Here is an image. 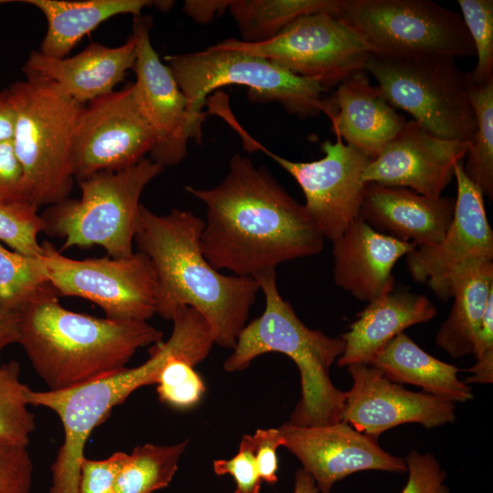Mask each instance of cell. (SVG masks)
Listing matches in <instances>:
<instances>
[{
    "label": "cell",
    "instance_id": "cell-3",
    "mask_svg": "<svg viewBox=\"0 0 493 493\" xmlns=\"http://www.w3.org/2000/svg\"><path fill=\"white\" fill-rule=\"evenodd\" d=\"M52 291L21 310L18 343L50 391L78 386L123 368L139 348L163 341L147 321L98 318L67 309Z\"/></svg>",
    "mask_w": 493,
    "mask_h": 493
},
{
    "label": "cell",
    "instance_id": "cell-35",
    "mask_svg": "<svg viewBox=\"0 0 493 493\" xmlns=\"http://www.w3.org/2000/svg\"><path fill=\"white\" fill-rule=\"evenodd\" d=\"M187 359L171 357L157 379L159 400L176 409H189L201 400L205 387L200 375Z\"/></svg>",
    "mask_w": 493,
    "mask_h": 493
},
{
    "label": "cell",
    "instance_id": "cell-19",
    "mask_svg": "<svg viewBox=\"0 0 493 493\" xmlns=\"http://www.w3.org/2000/svg\"><path fill=\"white\" fill-rule=\"evenodd\" d=\"M470 142L435 137L414 121H406L379 155L371 160L362 179L364 184L404 187L439 197L454 176Z\"/></svg>",
    "mask_w": 493,
    "mask_h": 493
},
{
    "label": "cell",
    "instance_id": "cell-9",
    "mask_svg": "<svg viewBox=\"0 0 493 493\" xmlns=\"http://www.w3.org/2000/svg\"><path fill=\"white\" fill-rule=\"evenodd\" d=\"M190 104L195 123L202 127L203 108L215 89L239 85L248 89L252 101L280 103L300 118L324 111L326 91L317 81L298 76L261 57L218 44L205 50L164 58Z\"/></svg>",
    "mask_w": 493,
    "mask_h": 493
},
{
    "label": "cell",
    "instance_id": "cell-6",
    "mask_svg": "<svg viewBox=\"0 0 493 493\" xmlns=\"http://www.w3.org/2000/svg\"><path fill=\"white\" fill-rule=\"evenodd\" d=\"M7 90L16 110L12 142L23 169L24 201L38 208L68 198L75 180L74 134L84 105L36 76Z\"/></svg>",
    "mask_w": 493,
    "mask_h": 493
},
{
    "label": "cell",
    "instance_id": "cell-27",
    "mask_svg": "<svg viewBox=\"0 0 493 493\" xmlns=\"http://www.w3.org/2000/svg\"><path fill=\"white\" fill-rule=\"evenodd\" d=\"M39 9L47 23L39 52L54 58H65L81 38L105 20L122 15L141 16L152 5L148 0H24Z\"/></svg>",
    "mask_w": 493,
    "mask_h": 493
},
{
    "label": "cell",
    "instance_id": "cell-24",
    "mask_svg": "<svg viewBox=\"0 0 493 493\" xmlns=\"http://www.w3.org/2000/svg\"><path fill=\"white\" fill-rule=\"evenodd\" d=\"M436 315L433 303L423 295L399 290L370 302L341 337L345 347L338 358L340 367L370 364L395 336L413 325L427 322Z\"/></svg>",
    "mask_w": 493,
    "mask_h": 493
},
{
    "label": "cell",
    "instance_id": "cell-29",
    "mask_svg": "<svg viewBox=\"0 0 493 493\" xmlns=\"http://www.w3.org/2000/svg\"><path fill=\"white\" fill-rule=\"evenodd\" d=\"M189 441L171 446H137L120 470L116 493H152L172 481Z\"/></svg>",
    "mask_w": 493,
    "mask_h": 493
},
{
    "label": "cell",
    "instance_id": "cell-10",
    "mask_svg": "<svg viewBox=\"0 0 493 493\" xmlns=\"http://www.w3.org/2000/svg\"><path fill=\"white\" fill-rule=\"evenodd\" d=\"M336 16L375 49L402 56L475 55L461 16L431 0H339Z\"/></svg>",
    "mask_w": 493,
    "mask_h": 493
},
{
    "label": "cell",
    "instance_id": "cell-42",
    "mask_svg": "<svg viewBox=\"0 0 493 493\" xmlns=\"http://www.w3.org/2000/svg\"><path fill=\"white\" fill-rule=\"evenodd\" d=\"M22 187L23 169L16 154L13 142L8 141L1 142L0 200L8 202H26L22 196Z\"/></svg>",
    "mask_w": 493,
    "mask_h": 493
},
{
    "label": "cell",
    "instance_id": "cell-8",
    "mask_svg": "<svg viewBox=\"0 0 493 493\" xmlns=\"http://www.w3.org/2000/svg\"><path fill=\"white\" fill-rule=\"evenodd\" d=\"M364 71L393 107L408 112L432 135L470 142L476 118L469 100V73L456 58L439 54L369 55Z\"/></svg>",
    "mask_w": 493,
    "mask_h": 493
},
{
    "label": "cell",
    "instance_id": "cell-43",
    "mask_svg": "<svg viewBox=\"0 0 493 493\" xmlns=\"http://www.w3.org/2000/svg\"><path fill=\"white\" fill-rule=\"evenodd\" d=\"M19 337V311L0 305V353L7 345L18 343Z\"/></svg>",
    "mask_w": 493,
    "mask_h": 493
},
{
    "label": "cell",
    "instance_id": "cell-1",
    "mask_svg": "<svg viewBox=\"0 0 493 493\" xmlns=\"http://www.w3.org/2000/svg\"><path fill=\"white\" fill-rule=\"evenodd\" d=\"M184 189L206 206L201 247L217 270L253 277L323 249L325 238L304 205L266 167L254 165L246 157L233 155L219 184Z\"/></svg>",
    "mask_w": 493,
    "mask_h": 493
},
{
    "label": "cell",
    "instance_id": "cell-22",
    "mask_svg": "<svg viewBox=\"0 0 493 493\" xmlns=\"http://www.w3.org/2000/svg\"><path fill=\"white\" fill-rule=\"evenodd\" d=\"M324 104L323 113L330 120L335 135L371 160L406 122L379 88L370 83L364 70L341 82Z\"/></svg>",
    "mask_w": 493,
    "mask_h": 493
},
{
    "label": "cell",
    "instance_id": "cell-44",
    "mask_svg": "<svg viewBox=\"0 0 493 493\" xmlns=\"http://www.w3.org/2000/svg\"><path fill=\"white\" fill-rule=\"evenodd\" d=\"M229 1H185L184 11L195 21L205 23L227 9Z\"/></svg>",
    "mask_w": 493,
    "mask_h": 493
},
{
    "label": "cell",
    "instance_id": "cell-26",
    "mask_svg": "<svg viewBox=\"0 0 493 493\" xmlns=\"http://www.w3.org/2000/svg\"><path fill=\"white\" fill-rule=\"evenodd\" d=\"M370 364L392 382L419 386L449 402L473 399L471 387L457 377V367L427 353L404 332L391 340Z\"/></svg>",
    "mask_w": 493,
    "mask_h": 493
},
{
    "label": "cell",
    "instance_id": "cell-15",
    "mask_svg": "<svg viewBox=\"0 0 493 493\" xmlns=\"http://www.w3.org/2000/svg\"><path fill=\"white\" fill-rule=\"evenodd\" d=\"M150 28V17L135 16L131 36L136 44L132 68L136 81L132 86L135 100L155 137L150 159L164 168L182 162L187 154L188 141L201 142L203 131L193 120L189 101L169 67L154 50Z\"/></svg>",
    "mask_w": 493,
    "mask_h": 493
},
{
    "label": "cell",
    "instance_id": "cell-5",
    "mask_svg": "<svg viewBox=\"0 0 493 493\" xmlns=\"http://www.w3.org/2000/svg\"><path fill=\"white\" fill-rule=\"evenodd\" d=\"M253 278L265 295V310L243 328L224 369L240 372L261 354L283 353L296 363L301 384V397L288 423L314 426L341 421L346 392L333 384L330 369L342 354L344 341L311 330L299 320L279 294L276 268L259 271Z\"/></svg>",
    "mask_w": 493,
    "mask_h": 493
},
{
    "label": "cell",
    "instance_id": "cell-45",
    "mask_svg": "<svg viewBox=\"0 0 493 493\" xmlns=\"http://www.w3.org/2000/svg\"><path fill=\"white\" fill-rule=\"evenodd\" d=\"M16 126V110L7 89L0 91V143L12 141Z\"/></svg>",
    "mask_w": 493,
    "mask_h": 493
},
{
    "label": "cell",
    "instance_id": "cell-14",
    "mask_svg": "<svg viewBox=\"0 0 493 493\" xmlns=\"http://www.w3.org/2000/svg\"><path fill=\"white\" fill-rule=\"evenodd\" d=\"M155 143L132 84L85 104L73 142V175L79 183L99 172H118L135 165Z\"/></svg>",
    "mask_w": 493,
    "mask_h": 493
},
{
    "label": "cell",
    "instance_id": "cell-17",
    "mask_svg": "<svg viewBox=\"0 0 493 493\" xmlns=\"http://www.w3.org/2000/svg\"><path fill=\"white\" fill-rule=\"evenodd\" d=\"M347 367L352 386L346 392L341 421L362 434L377 439L383 432L404 424H419L431 429L456 420L452 402L407 390L372 364Z\"/></svg>",
    "mask_w": 493,
    "mask_h": 493
},
{
    "label": "cell",
    "instance_id": "cell-25",
    "mask_svg": "<svg viewBox=\"0 0 493 493\" xmlns=\"http://www.w3.org/2000/svg\"><path fill=\"white\" fill-rule=\"evenodd\" d=\"M493 295V260L477 259L461 267L450 283L453 306L435 337L453 358L472 354L488 299Z\"/></svg>",
    "mask_w": 493,
    "mask_h": 493
},
{
    "label": "cell",
    "instance_id": "cell-21",
    "mask_svg": "<svg viewBox=\"0 0 493 493\" xmlns=\"http://www.w3.org/2000/svg\"><path fill=\"white\" fill-rule=\"evenodd\" d=\"M454 211L451 197H430L404 187L368 183L359 217L380 233L421 246L444 236Z\"/></svg>",
    "mask_w": 493,
    "mask_h": 493
},
{
    "label": "cell",
    "instance_id": "cell-7",
    "mask_svg": "<svg viewBox=\"0 0 493 493\" xmlns=\"http://www.w3.org/2000/svg\"><path fill=\"white\" fill-rule=\"evenodd\" d=\"M163 167L150 158L118 172H99L79 182L81 196L67 198L42 213L47 235L63 238L59 251L100 246L108 256H132L140 197Z\"/></svg>",
    "mask_w": 493,
    "mask_h": 493
},
{
    "label": "cell",
    "instance_id": "cell-37",
    "mask_svg": "<svg viewBox=\"0 0 493 493\" xmlns=\"http://www.w3.org/2000/svg\"><path fill=\"white\" fill-rule=\"evenodd\" d=\"M214 471L216 475H231L236 484L234 493H259L262 480L260 478L252 436L245 435L240 442L237 454L230 459L214 461Z\"/></svg>",
    "mask_w": 493,
    "mask_h": 493
},
{
    "label": "cell",
    "instance_id": "cell-33",
    "mask_svg": "<svg viewBox=\"0 0 493 493\" xmlns=\"http://www.w3.org/2000/svg\"><path fill=\"white\" fill-rule=\"evenodd\" d=\"M37 211L26 202L0 200V240L16 252L39 257L43 247L38 235L44 223Z\"/></svg>",
    "mask_w": 493,
    "mask_h": 493
},
{
    "label": "cell",
    "instance_id": "cell-23",
    "mask_svg": "<svg viewBox=\"0 0 493 493\" xmlns=\"http://www.w3.org/2000/svg\"><path fill=\"white\" fill-rule=\"evenodd\" d=\"M136 58L132 36L121 46L93 43L71 58H54L32 51L23 67L26 76H36L57 84L80 104L113 91Z\"/></svg>",
    "mask_w": 493,
    "mask_h": 493
},
{
    "label": "cell",
    "instance_id": "cell-11",
    "mask_svg": "<svg viewBox=\"0 0 493 493\" xmlns=\"http://www.w3.org/2000/svg\"><path fill=\"white\" fill-rule=\"evenodd\" d=\"M211 111L233 128L246 151H260L277 162L299 184L305 208L325 239L340 237L359 215L365 184L362 173L371 159L336 136L325 141V155L312 162H294L272 152L251 137L234 117L226 100L215 102Z\"/></svg>",
    "mask_w": 493,
    "mask_h": 493
},
{
    "label": "cell",
    "instance_id": "cell-36",
    "mask_svg": "<svg viewBox=\"0 0 493 493\" xmlns=\"http://www.w3.org/2000/svg\"><path fill=\"white\" fill-rule=\"evenodd\" d=\"M33 471L27 446L0 438V493H30Z\"/></svg>",
    "mask_w": 493,
    "mask_h": 493
},
{
    "label": "cell",
    "instance_id": "cell-47",
    "mask_svg": "<svg viewBox=\"0 0 493 493\" xmlns=\"http://www.w3.org/2000/svg\"><path fill=\"white\" fill-rule=\"evenodd\" d=\"M10 2H12V1L0 0V5L5 4V3H10Z\"/></svg>",
    "mask_w": 493,
    "mask_h": 493
},
{
    "label": "cell",
    "instance_id": "cell-28",
    "mask_svg": "<svg viewBox=\"0 0 493 493\" xmlns=\"http://www.w3.org/2000/svg\"><path fill=\"white\" fill-rule=\"evenodd\" d=\"M339 0H236L227 10L245 42L267 40L297 18L319 12L336 14Z\"/></svg>",
    "mask_w": 493,
    "mask_h": 493
},
{
    "label": "cell",
    "instance_id": "cell-2",
    "mask_svg": "<svg viewBox=\"0 0 493 493\" xmlns=\"http://www.w3.org/2000/svg\"><path fill=\"white\" fill-rule=\"evenodd\" d=\"M204 226L192 211L157 215L141 205L134 241L156 275L155 313L171 320L177 309L193 308L206 320L215 343L233 349L259 287L253 277L224 275L206 260Z\"/></svg>",
    "mask_w": 493,
    "mask_h": 493
},
{
    "label": "cell",
    "instance_id": "cell-38",
    "mask_svg": "<svg viewBox=\"0 0 493 493\" xmlns=\"http://www.w3.org/2000/svg\"><path fill=\"white\" fill-rule=\"evenodd\" d=\"M404 459L408 479L401 493H449L446 473L434 455L412 450Z\"/></svg>",
    "mask_w": 493,
    "mask_h": 493
},
{
    "label": "cell",
    "instance_id": "cell-12",
    "mask_svg": "<svg viewBox=\"0 0 493 493\" xmlns=\"http://www.w3.org/2000/svg\"><path fill=\"white\" fill-rule=\"evenodd\" d=\"M218 45L266 58L326 90L364 70L369 55L376 52L344 20L328 12L300 16L262 42L232 38Z\"/></svg>",
    "mask_w": 493,
    "mask_h": 493
},
{
    "label": "cell",
    "instance_id": "cell-16",
    "mask_svg": "<svg viewBox=\"0 0 493 493\" xmlns=\"http://www.w3.org/2000/svg\"><path fill=\"white\" fill-rule=\"evenodd\" d=\"M456 198L453 219L436 243L415 246L406 257L412 278L425 283L435 295L447 300L454 275L467 263L493 260V232L487 217L483 194L456 163Z\"/></svg>",
    "mask_w": 493,
    "mask_h": 493
},
{
    "label": "cell",
    "instance_id": "cell-31",
    "mask_svg": "<svg viewBox=\"0 0 493 493\" xmlns=\"http://www.w3.org/2000/svg\"><path fill=\"white\" fill-rule=\"evenodd\" d=\"M52 291L56 290L40 257H28L0 245V305L19 311Z\"/></svg>",
    "mask_w": 493,
    "mask_h": 493
},
{
    "label": "cell",
    "instance_id": "cell-18",
    "mask_svg": "<svg viewBox=\"0 0 493 493\" xmlns=\"http://www.w3.org/2000/svg\"><path fill=\"white\" fill-rule=\"evenodd\" d=\"M278 430L283 446L298 457L320 493H330L336 482L359 471L407 470L404 458L389 454L376 438L357 431L344 421L314 426L287 422Z\"/></svg>",
    "mask_w": 493,
    "mask_h": 493
},
{
    "label": "cell",
    "instance_id": "cell-20",
    "mask_svg": "<svg viewBox=\"0 0 493 493\" xmlns=\"http://www.w3.org/2000/svg\"><path fill=\"white\" fill-rule=\"evenodd\" d=\"M332 243L336 285L366 302L394 289V265L416 246L380 233L361 217Z\"/></svg>",
    "mask_w": 493,
    "mask_h": 493
},
{
    "label": "cell",
    "instance_id": "cell-34",
    "mask_svg": "<svg viewBox=\"0 0 493 493\" xmlns=\"http://www.w3.org/2000/svg\"><path fill=\"white\" fill-rule=\"evenodd\" d=\"M457 3L477 57L469 79L476 84L486 83L493 79V1L458 0Z\"/></svg>",
    "mask_w": 493,
    "mask_h": 493
},
{
    "label": "cell",
    "instance_id": "cell-41",
    "mask_svg": "<svg viewBox=\"0 0 493 493\" xmlns=\"http://www.w3.org/2000/svg\"><path fill=\"white\" fill-rule=\"evenodd\" d=\"M251 436L260 478L275 484L278 467L277 450L283 446V437L278 428L257 429Z\"/></svg>",
    "mask_w": 493,
    "mask_h": 493
},
{
    "label": "cell",
    "instance_id": "cell-30",
    "mask_svg": "<svg viewBox=\"0 0 493 493\" xmlns=\"http://www.w3.org/2000/svg\"><path fill=\"white\" fill-rule=\"evenodd\" d=\"M469 100L476 118V131L466 153L463 170L483 196H493V79L476 84L469 81Z\"/></svg>",
    "mask_w": 493,
    "mask_h": 493
},
{
    "label": "cell",
    "instance_id": "cell-13",
    "mask_svg": "<svg viewBox=\"0 0 493 493\" xmlns=\"http://www.w3.org/2000/svg\"><path fill=\"white\" fill-rule=\"evenodd\" d=\"M41 245V262L58 295L88 299L110 320L147 321L155 314L157 278L144 253L73 259L48 241Z\"/></svg>",
    "mask_w": 493,
    "mask_h": 493
},
{
    "label": "cell",
    "instance_id": "cell-4",
    "mask_svg": "<svg viewBox=\"0 0 493 493\" xmlns=\"http://www.w3.org/2000/svg\"><path fill=\"white\" fill-rule=\"evenodd\" d=\"M173 328L166 341L153 344L142 364L123 368L112 374L58 391L26 392L29 405L55 412L64 430V440L51 466L49 493H78L84 448L92 431L138 388L157 383L162 368L173 356L194 365L205 360L214 339L203 316L192 308L178 309L172 318Z\"/></svg>",
    "mask_w": 493,
    "mask_h": 493
},
{
    "label": "cell",
    "instance_id": "cell-32",
    "mask_svg": "<svg viewBox=\"0 0 493 493\" xmlns=\"http://www.w3.org/2000/svg\"><path fill=\"white\" fill-rule=\"evenodd\" d=\"M19 373L16 361L0 364V438L27 446L36 423L26 400L29 387Z\"/></svg>",
    "mask_w": 493,
    "mask_h": 493
},
{
    "label": "cell",
    "instance_id": "cell-46",
    "mask_svg": "<svg viewBox=\"0 0 493 493\" xmlns=\"http://www.w3.org/2000/svg\"><path fill=\"white\" fill-rule=\"evenodd\" d=\"M293 493H320V491L311 476L301 468L295 474Z\"/></svg>",
    "mask_w": 493,
    "mask_h": 493
},
{
    "label": "cell",
    "instance_id": "cell-39",
    "mask_svg": "<svg viewBox=\"0 0 493 493\" xmlns=\"http://www.w3.org/2000/svg\"><path fill=\"white\" fill-rule=\"evenodd\" d=\"M127 453L116 452L103 460L84 456L80 464L78 493H116L117 477Z\"/></svg>",
    "mask_w": 493,
    "mask_h": 493
},
{
    "label": "cell",
    "instance_id": "cell-40",
    "mask_svg": "<svg viewBox=\"0 0 493 493\" xmlns=\"http://www.w3.org/2000/svg\"><path fill=\"white\" fill-rule=\"evenodd\" d=\"M473 354L477 362L467 370L471 375L463 382L471 383H492L493 382V295L487 303Z\"/></svg>",
    "mask_w": 493,
    "mask_h": 493
}]
</instances>
